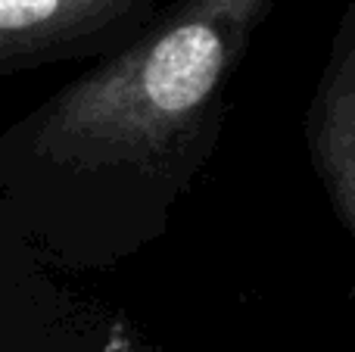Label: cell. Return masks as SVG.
Returning <instances> with one entry per match:
<instances>
[{"label":"cell","mask_w":355,"mask_h":352,"mask_svg":"<svg viewBox=\"0 0 355 352\" xmlns=\"http://www.w3.org/2000/svg\"><path fill=\"white\" fill-rule=\"evenodd\" d=\"M275 0H172L0 134V206L62 268L150 249L218 147L231 87Z\"/></svg>","instance_id":"6da1fadb"},{"label":"cell","mask_w":355,"mask_h":352,"mask_svg":"<svg viewBox=\"0 0 355 352\" xmlns=\"http://www.w3.org/2000/svg\"><path fill=\"white\" fill-rule=\"evenodd\" d=\"M72 274L0 206V352H172L78 290Z\"/></svg>","instance_id":"7a4b0ae2"},{"label":"cell","mask_w":355,"mask_h":352,"mask_svg":"<svg viewBox=\"0 0 355 352\" xmlns=\"http://www.w3.org/2000/svg\"><path fill=\"white\" fill-rule=\"evenodd\" d=\"M162 0H0V78L106 60L144 35Z\"/></svg>","instance_id":"3957f363"},{"label":"cell","mask_w":355,"mask_h":352,"mask_svg":"<svg viewBox=\"0 0 355 352\" xmlns=\"http://www.w3.org/2000/svg\"><path fill=\"white\" fill-rule=\"evenodd\" d=\"M309 162L337 218L355 240V0L334 31L306 112Z\"/></svg>","instance_id":"277c9868"}]
</instances>
